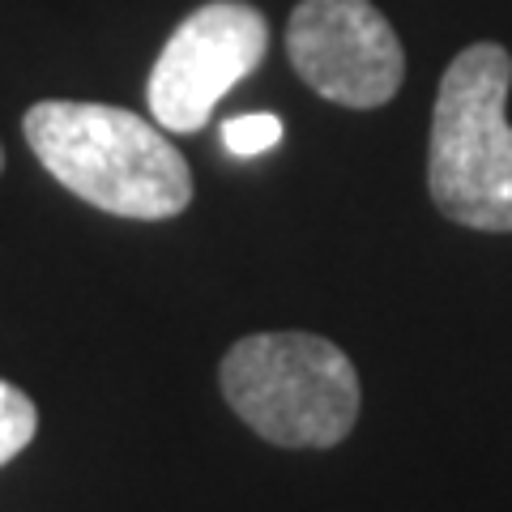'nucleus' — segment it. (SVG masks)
I'll list each match as a JSON object with an SVG mask.
<instances>
[{
	"label": "nucleus",
	"mask_w": 512,
	"mask_h": 512,
	"mask_svg": "<svg viewBox=\"0 0 512 512\" xmlns=\"http://www.w3.org/2000/svg\"><path fill=\"white\" fill-rule=\"evenodd\" d=\"M282 141V120L269 111H252V116H235L222 124V146L235 158H256L265 150H274Z\"/></svg>",
	"instance_id": "nucleus-7"
},
{
	"label": "nucleus",
	"mask_w": 512,
	"mask_h": 512,
	"mask_svg": "<svg viewBox=\"0 0 512 512\" xmlns=\"http://www.w3.org/2000/svg\"><path fill=\"white\" fill-rule=\"evenodd\" d=\"M35 431H39L35 402H30L18 384L0 380V466H9V461L35 440Z\"/></svg>",
	"instance_id": "nucleus-6"
},
{
	"label": "nucleus",
	"mask_w": 512,
	"mask_h": 512,
	"mask_svg": "<svg viewBox=\"0 0 512 512\" xmlns=\"http://www.w3.org/2000/svg\"><path fill=\"white\" fill-rule=\"evenodd\" d=\"M22 133L52 180L103 214L163 222L192 201L188 158L137 111L43 99L22 116Z\"/></svg>",
	"instance_id": "nucleus-1"
},
{
	"label": "nucleus",
	"mask_w": 512,
	"mask_h": 512,
	"mask_svg": "<svg viewBox=\"0 0 512 512\" xmlns=\"http://www.w3.org/2000/svg\"><path fill=\"white\" fill-rule=\"evenodd\" d=\"M0 171H5V146H0Z\"/></svg>",
	"instance_id": "nucleus-8"
},
{
	"label": "nucleus",
	"mask_w": 512,
	"mask_h": 512,
	"mask_svg": "<svg viewBox=\"0 0 512 512\" xmlns=\"http://www.w3.org/2000/svg\"><path fill=\"white\" fill-rule=\"evenodd\" d=\"M512 56L470 43L440 77L431 111L427 188L436 210L470 231H512Z\"/></svg>",
	"instance_id": "nucleus-2"
},
{
	"label": "nucleus",
	"mask_w": 512,
	"mask_h": 512,
	"mask_svg": "<svg viewBox=\"0 0 512 512\" xmlns=\"http://www.w3.org/2000/svg\"><path fill=\"white\" fill-rule=\"evenodd\" d=\"M286 56L320 99L355 111L384 107L406 77L402 39L372 0H299Z\"/></svg>",
	"instance_id": "nucleus-5"
},
{
	"label": "nucleus",
	"mask_w": 512,
	"mask_h": 512,
	"mask_svg": "<svg viewBox=\"0 0 512 512\" xmlns=\"http://www.w3.org/2000/svg\"><path fill=\"white\" fill-rule=\"evenodd\" d=\"M269 52V22L248 0H210L192 9L163 43L146 103L167 133H197L227 90H235Z\"/></svg>",
	"instance_id": "nucleus-4"
},
{
	"label": "nucleus",
	"mask_w": 512,
	"mask_h": 512,
	"mask_svg": "<svg viewBox=\"0 0 512 512\" xmlns=\"http://www.w3.org/2000/svg\"><path fill=\"white\" fill-rule=\"evenodd\" d=\"M235 419L278 448H333L359 423V372L342 346L316 333H252L218 367Z\"/></svg>",
	"instance_id": "nucleus-3"
}]
</instances>
